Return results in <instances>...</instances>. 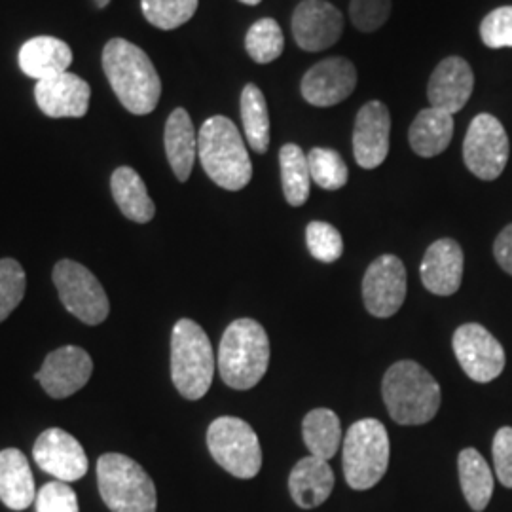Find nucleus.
Here are the masks:
<instances>
[{"label":"nucleus","mask_w":512,"mask_h":512,"mask_svg":"<svg viewBox=\"0 0 512 512\" xmlns=\"http://www.w3.org/2000/svg\"><path fill=\"white\" fill-rule=\"evenodd\" d=\"M452 346L459 365L476 384H488L501 376L507 361L505 349L495 340L494 334L482 325H461L454 334Z\"/></svg>","instance_id":"11"},{"label":"nucleus","mask_w":512,"mask_h":512,"mask_svg":"<svg viewBox=\"0 0 512 512\" xmlns=\"http://www.w3.org/2000/svg\"><path fill=\"white\" fill-rule=\"evenodd\" d=\"M239 2H243V4H249V6H256V4H260L262 0H239Z\"/></svg>","instance_id":"42"},{"label":"nucleus","mask_w":512,"mask_h":512,"mask_svg":"<svg viewBox=\"0 0 512 512\" xmlns=\"http://www.w3.org/2000/svg\"><path fill=\"white\" fill-rule=\"evenodd\" d=\"M27 277L18 260L2 258L0 260V323L10 317L25 296Z\"/></svg>","instance_id":"34"},{"label":"nucleus","mask_w":512,"mask_h":512,"mask_svg":"<svg viewBox=\"0 0 512 512\" xmlns=\"http://www.w3.org/2000/svg\"><path fill=\"white\" fill-rule=\"evenodd\" d=\"M37 512H78V497L67 482L55 480L37 492Z\"/></svg>","instance_id":"38"},{"label":"nucleus","mask_w":512,"mask_h":512,"mask_svg":"<svg viewBox=\"0 0 512 512\" xmlns=\"http://www.w3.org/2000/svg\"><path fill=\"white\" fill-rule=\"evenodd\" d=\"M35 99L50 118H82L90 109L92 88L78 74H57L37 82Z\"/></svg>","instance_id":"18"},{"label":"nucleus","mask_w":512,"mask_h":512,"mask_svg":"<svg viewBox=\"0 0 512 512\" xmlns=\"http://www.w3.org/2000/svg\"><path fill=\"white\" fill-rule=\"evenodd\" d=\"M18 61L23 73L40 82L67 73L73 63V50L61 38L35 37L21 46Z\"/></svg>","instance_id":"22"},{"label":"nucleus","mask_w":512,"mask_h":512,"mask_svg":"<svg viewBox=\"0 0 512 512\" xmlns=\"http://www.w3.org/2000/svg\"><path fill=\"white\" fill-rule=\"evenodd\" d=\"M99 494L112 512H156L158 495L147 471L124 454L97 461Z\"/></svg>","instance_id":"6"},{"label":"nucleus","mask_w":512,"mask_h":512,"mask_svg":"<svg viewBox=\"0 0 512 512\" xmlns=\"http://www.w3.org/2000/svg\"><path fill=\"white\" fill-rule=\"evenodd\" d=\"M54 283L63 306L86 325H101L110 313L109 296L99 279L74 260H59Z\"/></svg>","instance_id":"9"},{"label":"nucleus","mask_w":512,"mask_h":512,"mask_svg":"<svg viewBox=\"0 0 512 512\" xmlns=\"http://www.w3.org/2000/svg\"><path fill=\"white\" fill-rule=\"evenodd\" d=\"M93 374V361L88 351L78 346L52 351L42 368L35 374L44 391L54 399H67L90 382Z\"/></svg>","instance_id":"15"},{"label":"nucleus","mask_w":512,"mask_h":512,"mask_svg":"<svg viewBox=\"0 0 512 512\" xmlns=\"http://www.w3.org/2000/svg\"><path fill=\"white\" fill-rule=\"evenodd\" d=\"M391 114L382 101H368L355 118L353 156L363 169H376L389 154Z\"/></svg>","instance_id":"17"},{"label":"nucleus","mask_w":512,"mask_h":512,"mask_svg":"<svg viewBox=\"0 0 512 512\" xmlns=\"http://www.w3.org/2000/svg\"><path fill=\"white\" fill-rule=\"evenodd\" d=\"M306 243L311 256L321 262H336L344 253V239L329 222H310L306 228Z\"/></svg>","instance_id":"35"},{"label":"nucleus","mask_w":512,"mask_h":512,"mask_svg":"<svg viewBox=\"0 0 512 512\" xmlns=\"http://www.w3.org/2000/svg\"><path fill=\"white\" fill-rule=\"evenodd\" d=\"M198 156L207 177L220 188L238 192L253 179V164L238 126L226 116L205 120L198 135Z\"/></svg>","instance_id":"2"},{"label":"nucleus","mask_w":512,"mask_h":512,"mask_svg":"<svg viewBox=\"0 0 512 512\" xmlns=\"http://www.w3.org/2000/svg\"><path fill=\"white\" fill-rule=\"evenodd\" d=\"M334 488V473L329 461L308 456L294 465L289 476V490L300 509H315L323 505Z\"/></svg>","instance_id":"23"},{"label":"nucleus","mask_w":512,"mask_h":512,"mask_svg":"<svg viewBox=\"0 0 512 512\" xmlns=\"http://www.w3.org/2000/svg\"><path fill=\"white\" fill-rule=\"evenodd\" d=\"M421 283L429 293L452 296L463 279V251L454 239L435 241L421 260Z\"/></svg>","instance_id":"20"},{"label":"nucleus","mask_w":512,"mask_h":512,"mask_svg":"<svg viewBox=\"0 0 512 512\" xmlns=\"http://www.w3.org/2000/svg\"><path fill=\"white\" fill-rule=\"evenodd\" d=\"M200 0H141L143 16L162 31L179 29L194 18Z\"/></svg>","instance_id":"33"},{"label":"nucleus","mask_w":512,"mask_h":512,"mask_svg":"<svg viewBox=\"0 0 512 512\" xmlns=\"http://www.w3.org/2000/svg\"><path fill=\"white\" fill-rule=\"evenodd\" d=\"M215 355L205 330L192 319H181L171 332V378L188 401H200L213 384Z\"/></svg>","instance_id":"5"},{"label":"nucleus","mask_w":512,"mask_h":512,"mask_svg":"<svg viewBox=\"0 0 512 512\" xmlns=\"http://www.w3.org/2000/svg\"><path fill=\"white\" fill-rule=\"evenodd\" d=\"M494 255L497 264L512 275V224H509L494 243Z\"/></svg>","instance_id":"40"},{"label":"nucleus","mask_w":512,"mask_h":512,"mask_svg":"<svg viewBox=\"0 0 512 512\" xmlns=\"http://www.w3.org/2000/svg\"><path fill=\"white\" fill-rule=\"evenodd\" d=\"M164 145L175 177L186 183L196 162L198 137L190 114L181 107L173 110L165 122Z\"/></svg>","instance_id":"24"},{"label":"nucleus","mask_w":512,"mask_h":512,"mask_svg":"<svg viewBox=\"0 0 512 512\" xmlns=\"http://www.w3.org/2000/svg\"><path fill=\"white\" fill-rule=\"evenodd\" d=\"M467 169L482 181H495L509 162V137L503 124L492 114L473 118L463 141Z\"/></svg>","instance_id":"10"},{"label":"nucleus","mask_w":512,"mask_h":512,"mask_svg":"<svg viewBox=\"0 0 512 512\" xmlns=\"http://www.w3.org/2000/svg\"><path fill=\"white\" fill-rule=\"evenodd\" d=\"M103 69L118 101L131 114L145 116L158 107L162 80L145 50L124 38H112L103 50Z\"/></svg>","instance_id":"1"},{"label":"nucleus","mask_w":512,"mask_h":512,"mask_svg":"<svg viewBox=\"0 0 512 512\" xmlns=\"http://www.w3.org/2000/svg\"><path fill=\"white\" fill-rule=\"evenodd\" d=\"M38 467L61 482H76L88 473V456L71 433L54 427L46 429L33 446Z\"/></svg>","instance_id":"16"},{"label":"nucleus","mask_w":512,"mask_h":512,"mask_svg":"<svg viewBox=\"0 0 512 512\" xmlns=\"http://www.w3.org/2000/svg\"><path fill=\"white\" fill-rule=\"evenodd\" d=\"M311 183L323 190H340L348 184L349 169L344 158L332 148H313L308 154Z\"/></svg>","instance_id":"32"},{"label":"nucleus","mask_w":512,"mask_h":512,"mask_svg":"<svg viewBox=\"0 0 512 512\" xmlns=\"http://www.w3.org/2000/svg\"><path fill=\"white\" fill-rule=\"evenodd\" d=\"M245 50L258 65H268L279 59L285 50V35L272 18L258 19L247 31Z\"/></svg>","instance_id":"31"},{"label":"nucleus","mask_w":512,"mask_h":512,"mask_svg":"<svg viewBox=\"0 0 512 512\" xmlns=\"http://www.w3.org/2000/svg\"><path fill=\"white\" fill-rule=\"evenodd\" d=\"M382 395L391 420L399 425H423L433 420L442 401L439 382L414 361L389 366Z\"/></svg>","instance_id":"3"},{"label":"nucleus","mask_w":512,"mask_h":512,"mask_svg":"<svg viewBox=\"0 0 512 512\" xmlns=\"http://www.w3.org/2000/svg\"><path fill=\"white\" fill-rule=\"evenodd\" d=\"M475 90V74L471 65L458 55L442 59L427 84L431 107L456 114L467 105Z\"/></svg>","instance_id":"19"},{"label":"nucleus","mask_w":512,"mask_h":512,"mask_svg":"<svg viewBox=\"0 0 512 512\" xmlns=\"http://www.w3.org/2000/svg\"><path fill=\"white\" fill-rule=\"evenodd\" d=\"M406 268L395 255L376 258L363 277V300L374 317H391L401 310L406 298Z\"/></svg>","instance_id":"12"},{"label":"nucleus","mask_w":512,"mask_h":512,"mask_svg":"<svg viewBox=\"0 0 512 512\" xmlns=\"http://www.w3.org/2000/svg\"><path fill=\"white\" fill-rule=\"evenodd\" d=\"M458 467L461 490L469 507L476 512L484 511L494 495V473L486 459L475 448H465L459 454Z\"/></svg>","instance_id":"27"},{"label":"nucleus","mask_w":512,"mask_h":512,"mask_svg":"<svg viewBox=\"0 0 512 512\" xmlns=\"http://www.w3.org/2000/svg\"><path fill=\"white\" fill-rule=\"evenodd\" d=\"M110 0H95V4H97V8H105V6H109Z\"/></svg>","instance_id":"41"},{"label":"nucleus","mask_w":512,"mask_h":512,"mask_svg":"<svg viewBox=\"0 0 512 512\" xmlns=\"http://www.w3.org/2000/svg\"><path fill=\"white\" fill-rule=\"evenodd\" d=\"M492 454L497 480L512 490V427H501L495 433Z\"/></svg>","instance_id":"39"},{"label":"nucleus","mask_w":512,"mask_h":512,"mask_svg":"<svg viewBox=\"0 0 512 512\" xmlns=\"http://www.w3.org/2000/svg\"><path fill=\"white\" fill-rule=\"evenodd\" d=\"M293 37L306 52H323L334 46L344 33V16L327 0H304L296 6L293 19Z\"/></svg>","instance_id":"13"},{"label":"nucleus","mask_w":512,"mask_h":512,"mask_svg":"<svg viewBox=\"0 0 512 512\" xmlns=\"http://www.w3.org/2000/svg\"><path fill=\"white\" fill-rule=\"evenodd\" d=\"M391 6V0H351L349 18L361 33H374L391 16Z\"/></svg>","instance_id":"36"},{"label":"nucleus","mask_w":512,"mask_h":512,"mask_svg":"<svg viewBox=\"0 0 512 512\" xmlns=\"http://www.w3.org/2000/svg\"><path fill=\"white\" fill-rule=\"evenodd\" d=\"M482 42L492 48H512V6H501L490 12L480 25Z\"/></svg>","instance_id":"37"},{"label":"nucleus","mask_w":512,"mask_h":512,"mask_svg":"<svg viewBox=\"0 0 512 512\" xmlns=\"http://www.w3.org/2000/svg\"><path fill=\"white\" fill-rule=\"evenodd\" d=\"M241 122L249 147L256 154H266L270 148V112L264 93L255 84H247L241 92Z\"/></svg>","instance_id":"29"},{"label":"nucleus","mask_w":512,"mask_h":512,"mask_svg":"<svg viewBox=\"0 0 512 512\" xmlns=\"http://www.w3.org/2000/svg\"><path fill=\"white\" fill-rule=\"evenodd\" d=\"M357 86V69L348 57H329L304 74L300 92L313 107L327 109L346 101Z\"/></svg>","instance_id":"14"},{"label":"nucleus","mask_w":512,"mask_h":512,"mask_svg":"<svg viewBox=\"0 0 512 512\" xmlns=\"http://www.w3.org/2000/svg\"><path fill=\"white\" fill-rule=\"evenodd\" d=\"M0 501L12 511H25L37 501L29 459L18 448L0 452Z\"/></svg>","instance_id":"21"},{"label":"nucleus","mask_w":512,"mask_h":512,"mask_svg":"<svg viewBox=\"0 0 512 512\" xmlns=\"http://www.w3.org/2000/svg\"><path fill=\"white\" fill-rule=\"evenodd\" d=\"M344 476L353 490L374 488L389 467V435L382 421L374 418L355 421L342 442Z\"/></svg>","instance_id":"7"},{"label":"nucleus","mask_w":512,"mask_h":512,"mask_svg":"<svg viewBox=\"0 0 512 512\" xmlns=\"http://www.w3.org/2000/svg\"><path fill=\"white\" fill-rule=\"evenodd\" d=\"M279 165L285 200L293 207L304 205L310 198L311 186L308 156L298 145L287 143L279 150Z\"/></svg>","instance_id":"30"},{"label":"nucleus","mask_w":512,"mask_h":512,"mask_svg":"<svg viewBox=\"0 0 512 512\" xmlns=\"http://www.w3.org/2000/svg\"><path fill=\"white\" fill-rule=\"evenodd\" d=\"M270 366V340L255 319H238L224 330L219 348V372L222 382L247 391L255 387Z\"/></svg>","instance_id":"4"},{"label":"nucleus","mask_w":512,"mask_h":512,"mask_svg":"<svg viewBox=\"0 0 512 512\" xmlns=\"http://www.w3.org/2000/svg\"><path fill=\"white\" fill-rule=\"evenodd\" d=\"M302 435L310 456L325 459L336 456L342 440V425L336 412L329 408H315L302 421Z\"/></svg>","instance_id":"28"},{"label":"nucleus","mask_w":512,"mask_h":512,"mask_svg":"<svg viewBox=\"0 0 512 512\" xmlns=\"http://www.w3.org/2000/svg\"><path fill=\"white\" fill-rule=\"evenodd\" d=\"M110 190L116 205L126 219L147 224L156 215V205L148 196L141 175L131 167H118L110 177Z\"/></svg>","instance_id":"26"},{"label":"nucleus","mask_w":512,"mask_h":512,"mask_svg":"<svg viewBox=\"0 0 512 512\" xmlns=\"http://www.w3.org/2000/svg\"><path fill=\"white\" fill-rule=\"evenodd\" d=\"M452 137L454 114L435 107L418 112L408 131V143L421 158H435L442 154L450 147Z\"/></svg>","instance_id":"25"},{"label":"nucleus","mask_w":512,"mask_h":512,"mask_svg":"<svg viewBox=\"0 0 512 512\" xmlns=\"http://www.w3.org/2000/svg\"><path fill=\"white\" fill-rule=\"evenodd\" d=\"M207 448L220 467L236 478H255L262 467V448L255 429L234 416L217 418L207 429Z\"/></svg>","instance_id":"8"}]
</instances>
